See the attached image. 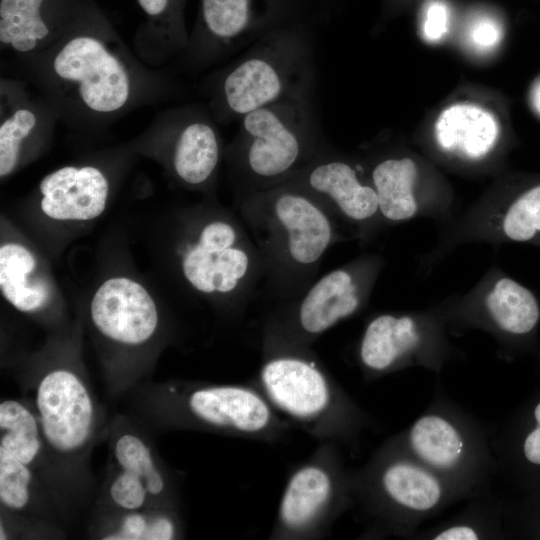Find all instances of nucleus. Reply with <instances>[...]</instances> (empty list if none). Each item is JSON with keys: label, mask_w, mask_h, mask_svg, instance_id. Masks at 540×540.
Masks as SVG:
<instances>
[{"label": "nucleus", "mask_w": 540, "mask_h": 540, "mask_svg": "<svg viewBox=\"0 0 540 540\" xmlns=\"http://www.w3.org/2000/svg\"><path fill=\"white\" fill-rule=\"evenodd\" d=\"M30 82L59 120L78 130L110 126L128 112L163 101L174 81L131 51L94 0H84L48 48L19 57Z\"/></svg>", "instance_id": "nucleus-1"}, {"label": "nucleus", "mask_w": 540, "mask_h": 540, "mask_svg": "<svg viewBox=\"0 0 540 540\" xmlns=\"http://www.w3.org/2000/svg\"><path fill=\"white\" fill-rule=\"evenodd\" d=\"M237 201L261 257L267 297L283 302L301 296L316 280L327 250L344 237L336 221L310 193L288 182Z\"/></svg>", "instance_id": "nucleus-2"}, {"label": "nucleus", "mask_w": 540, "mask_h": 540, "mask_svg": "<svg viewBox=\"0 0 540 540\" xmlns=\"http://www.w3.org/2000/svg\"><path fill=\"white\" fill-rule=\"evenodd\" d=\"M291 424L319 442L331 441L359 452L372 417L342 388L308 346L262 339L255 384Z\"/></svg>", "instance_id": "nucleus-3"}, {"label": "nucleus", "mask_w": 540, "mask_h": 540, "mask_svg": "<svg viewBox=\"0 0 540 540\" xmlns=\"http://www.w3.org/2000/svg\"><path fill=\"white\" fill-rule=\"evenodd\" d=\"M316 65L309 21L271 30L204 83L207 106L218 124L285 98L314 96Z\"/></svg>", "instance_id": "nucleus-4"}, {"label": "nucleus", "mask_w": 540, "mask_h": 540, "mask_svg": "<svg viewBox=\"0 0 540 540\" xmlns=\"http://www.w3.org/2000/svg\"><path fill=\"white\" fill-rule=\"evenodd\" d=\"M351 489L367 527L366 538L413 539L420 525L463 494L388 438L360 468Z\"/></svg>", "instance_id": "nucleus-5"}, {"label": "nucleus", "mask_w": 540, "mask_h": 540, "mask_svg": "<svg viewBox=\"0 0 540 540\" xmlns=\"http://www.w3.org/2000/svg\"><path fill=\"white\" fill-rule=\"evenodd\" d=\"M313 97L285 98L239 120L238 132L224 150L237 200L285 182L326 142Z\"/></svg>", "instance_id": "nucleus-6"}, {"label": "nucleus", "mask_w": 540, "mask_h": 540, "mask_svg": "<svg viewBox=\"0 0 540 540\" xmlns=\"http://www.w3.org/2000/svg\"><path fill=\"white\" fill-rule=\"evenodd\" d=\"M390 438L452 484L465 499L490 489L497 469L490 433L439 383L425 410Z\"/></svg>", "instance_id": "nucleus-7"}, {"label": "nucleus", "mask_w": 540, "mask_h": 540, "mask_svg": "<svg viewBox=\"0 0 540 540\" xmlns=\"http://www.w3.org/2000/svg\"><path fill=\"white\" fill-rule=\"evenodd\" d=\"M341 446L321 441L309 458L290 471L270 539L308 540L326 536L337 519L354 507L351 470Z\"/></svg>", "instance_id": "nucleus-8"}, {"label": "nucleus", "mask_w": 540, "mask_h": 540, "mask_svg": "<svg viewBox=\"0 0 540 540\" xmlns=\"http://www.w3.org/2000/svg\"><path fill=\"white\" fill-rule=\"evenodd\" d=\"M377 264L359 259L336 268L299 297L278 302L263 323L262 339L308 346L367 302Z\"/></svg>", "instance_id": "nucleus-9"}, {"label": "nucleus", "mask_w": 540, "mask_h": 540, "mask_svg": "<svg viewBox=\"0 0 540 540\" xmlns=\"http://www.w3.org/2000/svg\"><path fill=\"white\" fill-rule=\"evenodd\" d=\"M308 4V0H200L181 60L191 70L214 65L275 28L309 21Z\"/></svg>", "instance_id": "nucleus-10"}, {"label": "nucleus", "mask_w": 540, "mask_h": 540, "mask_svg": "<svg viewBox=\"0 0 540 540\" xmlns=\"http://www.w3.org/2000/svg\"><path fill=\"white\" fill-rule=\"evenodd\" d=\"M453 354L440 319L383 313L366 324L357 362L364 377L373 380L412 366L440 373Z\"/></svg>", "instance_id": "nucleus-11"}, {"label": "nucleus", "mask_w": 540, "mask_h": 540, "mask_svg": "<svg viewBox=\"0 0 540 540\" xmlns=\"http://www.w3.org/2000/svg\"><path fill=\"white\" fill-rule=\"evenodd\" d=\"M178 419L187 425L267 443L292 428L256 385H195L175 391Z\"/></svg>", "instance_id": "nucleus-12"}, {"label": "nucleus", "mask_w": 540, "mask_h": 540, "mask_svg": "<svg viewBox=\"0 0 540 540\" xmlns=\"http://www.w3.org/2000/svg\"><path fill=\"white\" fill-rule=\"evenodd\" d=\"M217 126L207 105L186 104L160 112L145 135L166 147L170 169L180 182L200 188L213 181L223 156Z\"/></svg>", "instance_id": "nucleus-13"}, {"label": "nucleus", "mask_w": 540, "mask_h": 540, "mask_svg": "<svg viewBox=\"0 0 540 540\" xmlns=\"http://www.w3.org/2000/svg\"><path fill=\"white\" fill-rule=\"evenodd\" d=\"M364 172L361 165L335 153L326 141L312 160L285 182L316 198L341 230L348 224L365 230L381 216L375 189Z\"/></svg>", "instance_id": "nucleus-14"}, {"label": "nucleus", "mask_w": 540, "mask_h": 540, "mask_svg": "<svg viewBox=\"0 0 540 540\" xmlns=\"http://www.w3.org/2000/svg\"><path fill=\"white\" fill-rule=\"evenodd\" d=\"M43 440L60 454H73L89 441L95 420L91 394L72 371L55 369L38 382L35 397Z\"/></svg>", "instance_id": "nucleus-15"}, {"label": "nucleus", "mask_w": 540, "mask_h": 540, "mask_svg": "<svg viewBox=\"0 0 540 540\" xmlns=\"http://www.w3.org/2000/svg\"><path fill=\"white\" fill-rule=\"evenodd\" d=\"M22 79L0 80V176L5 178L20 165L24 155L45 143L59 117L36 89Z\"/></svg>", "instance_id": "nucleus-16"}, {"label": "nucleus", "mask_w": 540, "mask_h": 540, "mask_svg": "<svg viewBox=\"0 0 540 540\" xmlns=\"http://www.w3.org/2000/svg\"><path fill=\"white\" fill-rule=\"evenodd\" d=\"M90 313L104 336L126 345L144 343L158 325V312L150 294L125 277L108 279L98 288Z\"/></svg>", "instance_id": "nucleus-17"}, {"label": "nucleus", "mask_w": 540, "mask_h": 540, "mask_svg": "<svg viewBox=\"0 0 540 540\" xmlns=\"http://www.w3.org/2000/svg\"><path fill=\"white\" fill-rule=\"evenodd\" d=\"M84 0H0V47L18 58L52 45Z\"/></svg>", "instance_id": "nucleus-18"}, {"label": "nucleus", "mask_w": 540, "mask_h": 540, "mask_svg": "<svg viewBox=\"0 0 540 540\" xmlns=\"http://www.w3.org/2000/svg\"><path fill=\"white\" fill-rule=\"evenodd\" d=\"M466 326H477L491 332L503 342L529 338L540 320V305L524 285L510 277L494 282L480 307L452 316Z\"/></svg>", "instance_id": "nucleus-19"}, {"label": "nucleus", "mask_w": 540, "mask_h": 540, "mask_svg": "<svg viewBox=\"0 0 540 540\" xmlns=\"http://www.w3.org/2000/svg\"><path fill=\"white\" fill-rule=\"evenodd\" d=\"M41 209L56 220H91L102 214L109 194L104 172L93 165L64 166L39 184Z\"/></svg>", "instance_id": "nucleus-20"}, {"label": "nucleus", "mask_w": 540, "mask_h": 540, "mask_svg": "<svg viewBox=\"0 0 540 540\" xmlns=\"http://www.w3.org/2000/svg\"><path fill=\"white\" fill-rule=\"evenodd\" d=\"M187 0H137L144 20L133 39L134 54L147 66L160 68L181 56L189 43L184 10Z\"/></svg>", "instance_id": "nucleus-21"}, {"label": "nucleus", "mask_w": 540, "mask_h": 540, "mask_svg": "<svg viewBox=\"0 0 540 540\" xmlns=\"http://www.w3.org/2000/svg\"><path fill=\"white\" fill-rule=\"evenodd\" d=\"M435 136L442 150L464 159L478 160L494 148L499 126L488 111L471 104H456L439 115Z\"/></svg>", "instance_id": "nucleus-22"}, {"label": "nucleus", "mask_w": 540, "mask_h": 540, "mask_svg": "<svg viewBox=\"0 0 540 540\" xmlns=\"http://www.w3.org/2000/svg\"><path fill=\"white\" fill-rule=\"evenodd\" d=\"M461 511L427 529L416 540H493L506 535L505 506L491 489L469 499Z\"/></svg>", "instance_id": "nucleus-23"}, {"label": "nucleus", "mask_w": 540, "mask_h": 540, "mask_svg": "<svg viewBox=\"0 0 540 540\" xmlns=\"http://www.w3.org/2000/svg\"><path fill=\"white\" fill-rule=\"evenodd\" d=\"M375 189L381 219L403 222L418 212L415 194L417 167L408 157H385L374 162L368 172Z\"/></svg>", "instance_id": "nucleus-24"}, {"label": "nucleus", "mask_w": 540, "mask_h": 540, "mask_svg": "<svg viewBox=\"0 0 540 540\" xmlns=\"http://www.w3.org/2000/svg\"><path fill=\"white\" fill-rule=\"evenodd\" d=\"M36 260L24 246L7 243L0 247V289L3 297L22 312L42 308L49 300L50 288L44 280H32Z\"/></svg>", "instance_id": "nucleus-25"}, {"label": "nucleus", "mask_w": 540, "mask_h": 540, "mask_svg": "<svg viewBox=\"0 0 540 540\" xmlns=\"http://www.w3.org/2000/svg\"><path fill=\"white\" fill-rule=\"evenodd\" d=\"M528 416L530 420H525L523 427L510 426L498 434H490L497 468L511 472L540 471V399Z\"/></svg>", "instance_id": "nucleus-26"}, {"label": "nucleus", "mask_w": 540, "mask_h": 540, "mask_svg": "<svg viewBox=\"0 0 540 540\" xmlns=\"http://www.w3.org/2000/svg\"><path fill=\"white\" fill-rule=\"evenodd\" d=\"M0 453L31 465L42 449L38 418L23 403L14 399L0 404Z\"/></svg>", "instance_id": "nucleus-27"}, {"label": "nucleus", "mask_w": 540, "mask_h": 540, "mask_svg": "<svg viewBox=\"0 0 540 540\" xmlns=\"http://www.w3.org/2000/svg\"><path fill=\"white\" fill-rule=\"evenodd\" d=\"M496 229L505 240L540 245V180L518 191L497 213Z\"/></svg>", "instance_id": "nucleus-28"}, {"label": "nucleus", "mask_w": 540, "mask_h": 540, "mask_svg": "<svg viewBox=\"0 0 540 540\" xmlns=\"http://www.w3.org/2000/svg\"><path fill=\"white\" fill-rule=\"evenodd\" d=\"M114 455L122 470L139 477L149 495L159 496L165 491V480L157 468L146 443L132 433L122 434L115 443Z\"/></svg>", "instance_id": "nucleus-29"}, {"label": "nucleus", "mask_w": 540, "mask_h": 540, "mask_svg": "<svg viewBox=\"0 0 540 540\" xmlns=\"http://www.w3.org/2000/svg\"><path fill=\"white\" fill-rule=\"evenodd\" d=\"M30 465L0 453V502L12 511L23 510L30 501Z\"/></svg>", "instance_id": "nucleus-30"}, {"label": "nucleus", "mask_w": 540, "mask_h": 540, "mask_svg": "<svg viewBox=\"0 0 540 540\" xmlns=\"http://www.w3.org/2000/svg\"><path fill=\"white\" fill-rule=\"evenodd\" d=\"M148 494L144 482L125 470L113 479L109 488L113 503L127 511L139 510L144 505Z\"/></svg>", "instance_id": "nucleus-31"}, {"label": "nucleus", "mask_w": 540, "mask_h": 540, "mask_svg": "<svg viewBox=\"0 0 540 540\" xmlns=\"http://www.w3.org/2000/svg\"><path fill=\"white\" fill-rule=\"evenodd\" d=\"M152 517L136 511L123 517L119 528L107 534V540H148Z\"/></svg>", "instance_id": "nucleus-32"}, {"label": "nucleus", "mask_w": 540, "mask_h": 540, "mask_svg": "<svg viewBox=\"0 0 540 540\" xmlns=\"http://www.w3.org/2000/svg\"><path fill=\"white\" fill-rule=\"evenodd\" d=\"M446 11L438 4L432 5L427 13L425 22V34L430 39H436L442 35L446 29Z\"/></svg>", "instance_id": "nucleus-33"}, {"label": "nucleus", "mask_w": 540, "mask_h": 540, "mask_svg": "<svg viewBox=\"0 0 540 540\" xmlns=\"http://www.w3.org/2000/svg\"><path fill=\"white\" fill-rule=\"evenodd\" d=\"M474 38L480 45H493L497 41L498 32L493 25L484 23L477 27Z\"/></svg>", "instance_id": "nucleus-34"}, {"label": "nucleus", "mask_w": 540, "mask_h": 540, "mask_svg": "<svg viewBox=\"0 0 540 540\" xmlns=\"http://www.w3.org/2000/svg\"><path fill=\"white\" fill-rule=\"evenodd\" d=\"M533 102L535 108L540 113V82L538 83L537 87L534 88Z\"/></svg>", "instance_id": "nucleus-35"}, {"label": "nucleus", "mask_w": 540, "mask_h": 540, "mask_svg": "<svg viewBox=\"0 0 540 540\" xmlns=\"http://www.w3.org/2000/svg\"><path fill=\"white\" fill-rule=\"evenodd\" d=\"M323 5L327 4V0H320Z\"/></svg>", "instance_id": "nucleus-36"}]
</instances>
